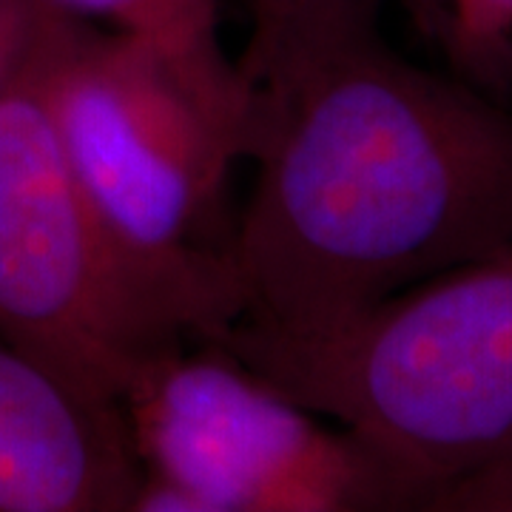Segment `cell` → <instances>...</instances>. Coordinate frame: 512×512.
I'll return each mask as SVG.
<instances>
[{"label": "cell", "mask_w": 512, "mask_h": 512, "mask_svg": "<svg viewBox=\"0 0 512 512\" xmlns=\"http://www.w3.org/2000/svg\"><path fill=\"white\" fill-rule=\"evenodd\" d=\"M353 6L245 49L239 328L313 336L512 242V109Z\"/></svg>", "instance_id": "obj_1"}, {"label": "cell", "mask_w": 512, "mask_h": 512, "mask_svg": "<svg viewBox=\"0 0 512 512\" xmlns=\"http://www.w3.org/2000/svg\"><path fill=\"white\" fill-rule=\"evenodd\" d=\"M214 339L365 441L413 510L512 512V242L339 328Z\"/></svg>", "instance_id": "obj_2"}, {"label": "cell", "mask_w": 512, "mask_h": 512, "mask_svg": "<svg viewBox=\"0 0 512 512\" xmlns=\"http://www.w3.org/2000/svg\"><path fill=\"white\" fill-rule=\"evenodd\" d=\"M43 94L74 180L109 237L234 325L228 180L242 160L239 128L148 43L77 15L46 55Z\"/></svg>", "instance_id": "obj_3"}, {"label": "cell", "mask_w": 512, "mask_h": 512, "mask_svg": "<svg viewBox=\"0 0 512 512\" xmlns=\"http://www.w3.org/2000/svg\"><path fill=\"white\" fill-rule=\"evenodd\" d=\"M46 55L0 100V339L120 413L128 379L146 359L220 333L231 316L143 268L109 237L46 106Z\"/></svg>", "instance_id": "obj_4"}, {"label": "cell", "mask_w": 512, "mask_h": 512, "mask_svg": "<svg viewBox=\"0 0 512 512\" xmlns=\"http://www.w3.org/2000/svg\"><path fill=\"white\" fill-rule=\"evenodd\" d=\"M117 410L140 470L131 512L413 510L365 441L211 336L146 359Z\"/></svg>", "instance_id": "obj_5"}, {"label": "cell", "mask_w": 512, "mask_h": 512, "mask_svg": "<svg viewBox=\"0 0 512 512\" xmlns=\"http://www.w3.org/2000/svg\"><path fill=\"white\" fill-rule=\"evenodd\" d=\"M137 487L120 413L0 339V512H131Z\"/></svg>", "instance_id": "obj_6"}, {"label": "cell", "mask_w": 512, "mask_h": 512, "mask_svg": "<svg viewBox=\"0 0 512 512\" xmlns=\"http://www.w3.org/2000/svg\"><path fill=\"white\" fill-rule=\"evenodd\" d=\"M77 18L106 23L148 43L177 69L188 89L231 126L245 128L248 94L237 60L225 55L220 0H52Z\"/></svg>", "instance_id": "obj_7"}, {"label": "cell", "mask_w": 512, "mask_h": 512, "mask_svg": "<svg viewBox=\"0 0 512 512\" xmlns=\"http://www.w3.org/2000/svg\"><path fill=\"white\" fill-rule=\"evenodd\" d=\"M444 46L470 83L512 89V0H450Z\"/></svg>", "instance_id": "obj_8"}, {"label": "cell", "mask_w": 512, "mask_h": 512, "mask_svg": "<svg viewBox=\"0 0 512 512\" xmlns=\"http://www.w3.org/2000/svg\"><path fill=\"white\" fill-rule=\"evenodd\" d=\"M69 18L52 0H0V100L35 72Z\"/></svg>", "instance_id": "obj_9"}, {"label": "cell", "mask_w": 512, "mask_h": 512, "mask_svg": "<svg viewBox=\"0 0 512 512\" xmlns=\"http://www.w3.org/2000/svg\"><path fill=\"white\" fill-rule=\"evenodd\" d=\"M382 0H254V29L245 49H256L271 43L274 37L305 26L316 18H325L353 6H379ZM413 18L421 35L444 43L450 23V0H396Z\"/></svg>", "instance_id": "obj_10"}]
</instances>
